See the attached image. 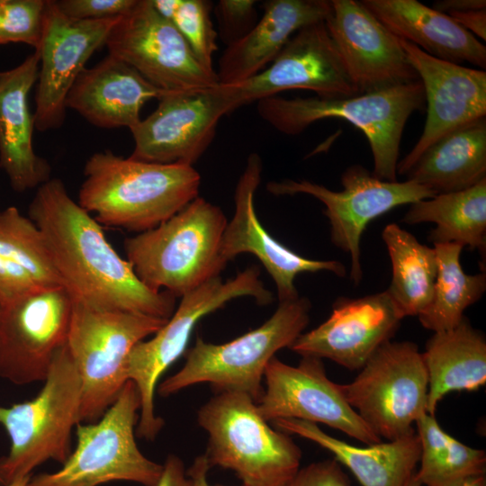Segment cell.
Returning <instances> with one entry per match:
<instances>
[{
	"label": "cell",
	"instance_id": "cell-1",
	"mask_svg": "<svg viewBox=\"0 0 486 486\" xmlns=\"http://www.w3.org/2000/svg\"><path fill=\"white\" fill-rule=\"evenodd\" d=\"M29 218L42 232L73 302L168 320L176 297L148 287L107 240L102 225L69 195L62 180L37 188Z\"/></svg>",
	"mask_w": 486,
	"mask_h": 486
},
{
	"label": "cell",
	"instance_id": "cell-2",
	"mask_svg": "<svg viewBox=\"0 0 486 486\" xmlns=\"http://www.w3.org/2000/svg\"><path fill=\"white\" fill-rule=\"evenodd\" d=\"M78 204L106 226L141 233L158 227L199 196L194 166L95 152L84 166Z\"/></svg>",
	"mask_w": 486,
	"mask_h": 486
},
{
	"label": "cell",
	"instance_id": "cell-3",
	"mask_svg": "<svg viewBox=\"0 0 486 486\" xmlns=\"http://www.w3.org/2000/svg\"><path fill=\"white\" fill-rule=\"evenodd\" d=\"M426 105L420 80L378 91L339 97L270 96L256 102L258 115L285 135H298L320 120L347 121L366 137L374 159L372 174L397 181L402 133L410 116Z\"/></svg>",
	"mask_w": 486,
	"mask_h": 486
},
{
	"label": "cell",
	"instance_id": "cell-4",
	"mask_svg": "<svg viewBox=\"0 0 486 486\" xmlns=\"http://www.w3.org/2000/svg\"><path fill=\"white\" fill-rule=\"evenodd\" d=\"M227 222L219 206L198 196L158 227L127 238V260L148 287L181 298L225 268Z\"/></svg>",
	"mask_w": 486,
	"mask_h": 486
},
{
	"label": "cell",
	"instance_id": "cell-5",
	"mask_svg": "<svg viewBox=\"0 0 486 486\" xmlns=\"http://www.w3.org/2000/svg\"><path fill=\"white\" fill-rule=\"evenodd\" d=\"M197 421L209 436L210 468L233 471L242 486H285L301 468L300 447L272 428L246 393H216L199 409Z\"/></svg>",
	"mask_w": 486,
	"mask_h": 486
},
{
	"label": "cell",
	"instance_id": "cell-6",
	"mask_svg": "<svg viewBox=\"0 0 486 486\" xmlns=\"http://www.w3.org/2000/svg\"><path fill=\"white\" fill-rule=\"evenodd\" d=\"M310 308L309 299L299 296L279 302L274 314L260 327L227 343L212 344L197 336L183 367L158 385V394L167 397L208 382L216 393L243 392L257 402L264 392L261 383L267 364L303 333Z\"/></svg>",
	"mask_w": 486,
	"mask_h": 486
},
{
	"label": "cell",
	"instance_id": "cell-7",
	"mask_svg": "<svg viewBox=\"0 0 486 486\" xmlns=\"http://www.w3.org/2000/svg\"><path fill=\"white\" fill-rule=\"evenodd\" d=\"M40 392L11 407L0 406V425L10 449L0 458L2 484L32 475L49 460L64 464L72 453V431L80 423L81 381L67 345L54 356Z\"/></svg>",
	"mask_w": 486,
	"mask_h": 486
},
{
	"label": "cell",
	"instance_id": "cell-8",
	"mask_svg": "<svg viewBox=\"0 0 486 486\" xmlns=\"http://www.w3.org/2000/svg\"><path fill=\"white\" fill-rule=\"evenodd\" d=\"M246 296L254 298L260 305L274 301L256 266L226 281L220 276L214 277L183 295L172 316L153 337L133 346L126 360L125 372L140 396L136 429L139 437L151 441L161 430L164 421L155 414V391L161 375L185 352L197 322L227 302Z\"/></svg>",
	"mask_w": 486,
	"mask_h": 486
},
{
	"label": "cell",
	"instance_id": "cell-9",
	"mask_svg": "<svg viewBox=\"0 0 486 486\" xmlns=\"http://www.w3.org/2000/svg\"><path fill=\"white\" fill-rule=\"evenodd\" d=\"M166 320L73 302L66 345L81 381L80 422L97 421L112 406L128 381L130 350Z\"/></svg>",
	"mask_w": 486,
	"mask_h": 486
},
{
	"label": "cell",
	"instance_id": "cell-10",
	"mask_svg": "<svg viewBox=\"0 0 486 486\" xmlns=\"http://www.w3.org/2000/svg\"><path fill=\"white\" fill-rule=\"evenodd\" d=\"M140 407L137 387L128 380L97 421L76 425V448L61 469L32 475L26 486H99L114 481L157 486L163 464L147 458L135 440Z\"/></svg>",
	"mask_w": 486,
	"mask_h": 486
},
{
	"label": "cell",
	"instance_id": "cell-11",
	"mask_svg": "<svg viewBox=\"0 0 486 486\" xmlns=\"http://www.w3.org/2000/svg\"><path fill=\"white\" fill-rule=\"evenodd\" d=\"M347 403L381 439L415 433L428 413V375L418 346L410 341L381 346L349 383L340 384Z\"/></svg>",
	"mask_w": 486,
	"mask_h": 486
},
{
	"label": "cell",
	"instance_id": "cell-12",
	"mask_svg": "<svg viewBox=\"0 0 486 486\" xmlns=\"http://www.w3.org/2000/svg\"><path fill=\"white\" fill-rule=\"evenodd\" d=\"M341 183L343 190L338 192L308 180L292 179L269 182L266 189L274 195L309 194L325 205L331 241L350 255V280L358 285L363 277L360 241L368 223L393 208L436 194L409 180H381L360 165L347 167Z\"/></svg>",
	"mask_w": 486,
	"mask_h": 486
},
{
	"label": "cell",
	"instance_id": "cell-13",
	"mask_svg": "<svg viewBox=\"0 0 486 486\" xmlns=\"http://www.w3.org/2000/svg\"><path fill=\"white\" fill-rule=\"evenodd\" d=\"M105 46L108 54L134 68L165 93L205 89L219 84L216 71L204 68L151 0H136L120 16Z\"/></svg>",
	"mask_w": 486,
	"mask_h": 486
},
{
	"label": "cell",
	"instance_id": "cell-14",
	"mask_svg": "<svg viewBox=\"0 0 486 486\" xmlns=\"http://www.w3.org/2000/svg\"><path fill=\"white\" fill-rule=\"evenodd\" d=\"M304 89L320 97L358 94L325 22L296 32L273 60L256 76L214 86L228 112L288 90Z\"/></svg>",
	"mask_w": 486,
	"mask_h": 486
},
{
	"label": "cell",
	"instance_id": "cell-15",
	"mask_svg": "<svg viewBox=\"0 0 486 486\" xmlns=\"http://www.w3.org/2000/svg\"><path fill=\"white\" fill-rule=\"evenodd\" d=\"M73 300L61 286L41 287L0 310V377L43 382L67 343Z\"/></svg>",
	"mask_w": 486,
	"mask_h": 486
},
{
	"label": "cell",
	"instance_id": "cell-16",
	"mask_svg": "<svg viewBox=\"0 0 486 486\" xmlns=\"http://www.w3.org/2000/svg\"><path fill=\"white\" fill-rule=\"evenodd\" d=\"M264 378L266 389L256 406L266 421L295 418L321 423L365 445L382 442L347 403L340 384L328 379L321 359L302 356L292 366L274 356Z\"/></svg>",
	"mask_w": 486,
	"mask_h": 486
},
{
	"label": "cell",
	"instance_id": "cell-17",
	"mask_svg": "<svg viewBox=\"0 0 486 486\" xmlns=\"http://www.w3.org/2000/svg\"><path fill=\"white\" fill-rule=\"evenodd\" d=\"M119 17L73 21L59 11L55 0H47L40 43L34 50L40 54L33 112L37 130L63 125L71 87L92 55L105 45Z\"/></svg>",
	"mask_w": 486,
	"mask_h": 486
},
{
	"label": "cell",
	"instance_id": "cell-18",
	"mask_svg": "<svg viewBox=\"0 0 486 486\" xmlns=\"http://www.w3.org/2000/svg\"><path fill=\"white\" fill-rule=\"evenodd\" d=\"M214 86L164 92L158 107L130 130L134 148L130 157L194 166L212 142L220 119L229 113Z\"/></svg>",
	"mask_w": 486,
	"mask_h": 486
},
{
	"label": "cell",
	"instance_id": "cell-19",
	"mask_svg": "<svg viewBox=\"0 0 486 486\" xmlns=\"http://www.w3.org/2000/svg\"><path fill=\"white\" fill-rule=\"evenodd\" d=\"M400 42L423 85L427 105L422 134L397 166V175H407L438 139L486 117V72L436 58L402 39Z\"/></svg>",
	"mask_w": 486,
	"mask_h": 486
},
{
	"label": "cell",
	"instance_id": "cell-20",
	"mask_svg": "<svg viewBox=\"0 0 486 486\" xmlns=\"http://www.w3.org/2000/svg\"><path fill=\"white\" fill-rule=\"evenodd\" d=\"M325 24L358 94L419 80L400 39L360 1L331 0Z\"/></svg>",
	"mask_w": 486,
	"mask_h": 486
},
{
	"label": "cell",
	"instance_id": "cell-21",
	"mask_svg": "<svg viewBox=\"0 0 486 486\" xmlns=\"http://www.w3.org/2000/svg\"><path fill=\"white\" fill-rule=\"evenodd\" d=\"M402 316L386 291L350 299L338 298L330 316L302 333L289 347L302 356L329 359L360 370L397 332Z\"/></svg>",
	"mask_w": 486,
	"mask_h": 486
},
{
	"label": "cell",
	"instance_id": "cell-22",
	"mask_svg": "<svg viewBox=\"0 0 486 486\" xmlns=\"http://www.w3.org/2000/svg\"><path fill=\"white\" fill-rule=\"evenodd\" d=\"M262 167L260 156L249 154L235 188L234 214L222 236L223 259L228 263L242 253L254 255L274 280L279 302L299 297L294 284L299 274L328 271L344 277L346 271L341 262L306 258L274 239L262 226L254 206Z\"/></svg>",
	"mask_w": 486,
	"mask_h": 486
},
{
	"label": "cell",
	"instance_id": "cell-23",
	"mask_svg": "<svg viewBox=\"0 0 486 486\" xmlns=\"http://www.w3.org/2000/svg\"><path fill=\"white\" fill-rule=\"evenodd\" d=\"M39 68L40 54L34 50L15 68L0 72V167L17 193L50 179V165L33 148L35 122L29 107Z\"/></svg>",
	"mask_w": 486,
	"mask_h": 486
},
{
	"label": "cell",
	"instance_id": "cell-24",
	"mask_svg": "<svg viewBox=\"0 0 486 486\" xmlns=\"http://www.w3.org/2000/svg\"><path fill=\"white\" fill-rule=\"evenodd\" d=\"M163 93L128 64L108 54L81 72L67 96L66 106L95 127L131 130L140 122L145 104L158 100Z\"/></svg>",
	"mask_w": 486,
	"mask_h": 486
},
{
	"label": "cell",
	"instance_id": "cell-25",
	"mask_svg": "<svg viewBox=\"0 0 486 486\" xmlns=\"http://www.w3.org/2000/svg\"><path fill=\"white\" fill-rule=\"evenodd\" d=\"M263 15L242 38L227 46L218 62L219 84L243 82L266 68L293 34L325 22L331 12L328 0H268Z\"/></svg>",
	"mask_w": 486,
	"mask_h": 486
},
{
	"label": "cell",
	"instance_id": "cell-26",
	"mask_svg": "<svg viewBox=\"0 0 486 486\" xmlns=\"http://www.w3.org/2000/svg\"><path fill=\"white\" fill-rule=\"evenodd\" d=\"M395 36L436 58L484 70L486 47L449 15L417 0L360 1Z\"/></svg>",
	"mask_w": 486,
	"mask_h": 486
},
{
	"label": "cell",
	"instance_id": "cell-27",
	"mask_svg": "<svg viewBox=\"0 0 486 486\" xmlns=\"http://www.w3.org/2000/svg\"><path fill=\"white\" fill-rule=\"evenodd\" d=\"M272 423L280 431L298 435L329 451L362 486H406L419 463L421 446L416 431L398 439L356 446L309 421L278 418Z\"/></svg>",
	"mask_w": 486,
	"mask_h": 486
},
{
	"label": "cell",
	"instance_id": "cell-28",
	"mask_svg": "<svg viewBox=\"0 0 486 486\" xmlns=\"http://www.w3.org/2000/svg\"><path fill=\"white\" fill-rule=\"evenodd\" d=\"M422 357L428 375V413L452 392L476 391L486 382V339L466 317L454 328L434 332Z\"/></svg>",
	"mask_w": 486,
	"mask_h": 486
},
{
	"label": "cell",
	"instance_id": "cell-29",
	"mask_svg": "<svg viewBox=\"0 0 486 486\" xmlns=\"http://www.w3.org/2000/svg\"><path fill=\"white\" fill-rule=\"evenodd\" d=\"M406 176L436 194L462 191L486 179V117L438 139Z\"/></svg>",
	"mask_w": 486,
	"mask_h": 486
},
{
	"label": "cell",
	"instance_id": "cell-30",
	"mask_svg": "<svg viewBox=\"0 0 486 486\" xmlns=\"http://www.w3.org/2000/svg\"><path fill=\"white\" fill-rule=\"evenodd\" d=\"M408 224L436 223L428 238L435 244L454 243L485 250L486 179L458 192L439 194L410 204L402 219Z\"/></svg>",
	"mask_w": 486,
	"mask_h": 486
},
{
	"label": "cell",
	"instance_id": "cell-31",
	"mask_svg": "<svg viewBox=\"0 0 486 486\" xmlns=\"http://www.w3.org/2000/svg\"><path fill=\"white\" fill-rule=\"evenodd\" d=\"M382 238L390 255L392 277L386 292L402 318L420 315L430 304L437 274L435 248L421 244L396 223Z\"/></svg>",
	"mask_w": 486,
	"mask_h": 486
},
{
	"label": "cell",
	"instance_id": "cell-32",
	"mask_svg": "<svg viewBox=\"0 0 486 486\" xmlns=\"http://www.w3.org/2000/svg\"><path fill=\"white\" fill-rule=\"evenodd\" d=\"M437 274L428 307L418 315L421 325L434 332L456 327L464 310L476 302L486 290L484 273L467 274L462 268L458 244H435Z\"/></svg>",
	"mask_w": 486,
	"mask_h": 486
},
{
	"label": "cell",
	"instance_id": "cell-33",
	"mask_svg": "<svg viewBox=\"0 0 486 486\" xmlns=\"http://www.w3.org/2000/svg\"><path fill=\"white\" fill-rule=\"evenodd\" d=\"M415 426L421 446L420 466L415 476L421 486H447L486 473L485 451L450 436L435 415L423 414Z\"/></svg>",
	"mask_w": 486,
	"mask_h": 486
},
{
	"label": "cell",
	"instance_id": "cell-34",
	"mask_svg": "<svg viewBox=\"0 0 486 486\" xmlns=\"http://www.w3.org/2000/svg\"><path fill=\"white\" fill-rule=\"evenodd\" d=\"M0 255L22 267L40 285L62 287L42 232L14 206L0 212Z\"/></svg>",
	"mask_w": 486,
	"mask_h": 486
},
{
	"label": "cell",
	"instance_id": "cell-35",
	"mask_svg": "<svg viewBox=\"0 0 486 486\" xmlns=\"http://www.w3.org/2000/svg\"><path fill=\"white\" fill-rule=\"evenodd\" d=\"M171 1L166 19L174 24L198 61L214 71L212 56L218 49V34L211 17L212 3L207 0Z\"/></svg>",
	"mask_w": 486,
	"mask_h": 486
},
{
	"label": "cell",
	"instance_id": "cell-36",
	"mask_svg": "<svg viewBox=\"0 0 486 486\" xmlns=\"http://www.w3.org/2000/svg\"><path fill=\"white\" fill-rule=\"evenodd\" d=\"M47 0H0V45L40 43Z\"/></svg>",
	"mask_w": 486,
	"mask_h": 486
},
{
	"label": "cell",
	"instance_id": "cell-37",
	"mask_svg": "<svg viewBox=\"0 0 486 486\" xmlns=\"http://www.w3.org/2000/svg\"><path fill=\"white\" fill-rule=\"evenodd\" d=\"M256 1L220 0L215 7L220 35L225 44L237 41L257 22Z\"/></svg>",
	"mask_w": 486,
	"mask_h": 486
},
{
	"label": "cell",
	"instance_id": "cell-38",
	"mask_svg": "<svg viewBox=\"0 0 486 486\" xmlns=\"http://www.w3.org/2000/svg\"><path fill=\"white\" fill-rule=\"evenodd\" d=\"M59 11L73 21L103 20L122 16L136 0H55Z\"/></svg>",
	"mask_w": 486,
	"mask_h": 486
},
{
	"label": "cell",
	"instance_id": "cell-39",
	"mask_svg": "<svg viewBox=\"0 0 486 486\" xmlns=\"http://www.w3.org/2000/svg\"><path fill=\"white\" fill-rule=\"evenodd\" d=\"M41 287L22 267L0 255L1 308Z\"/></svg>",
	"mask_w": 486,
	"mask_h": 486
},
{
	"label": "cell",
	"instance_id": "cell-40",
	"mask_svg": "<svg viewBox=\"0 0 486 486\" xmlns=\"http://www.w3.org/2000/svg\"><path fill=\"white\" fill-rule=\"evenodd\" d=\"M285 486H350V481L336 459H327L300 468Z\"/></svg>",
	"mask_w": 486,
	"mask_h": 486
},
{
	"label": "cell",
	"instance_id": "cell-41",
	"mask_svg": "<svg viewBox=\"0 0 486 486\" xmlns=\"http://www.w3.org/2000/svg\"><path fill=\"white\" fill-rule=\"evenodd\" d=\"M157 486H197L196 482L187 475L183 461L176 454L167 455L161 477Z\"/></svg>",
	"mask_w": 486,
	"mask_h": 486
},
{
	"label": "cell",
	"instance_id": "cell-42",
	"mask_svg": "<svg viewBox=\"0 0 486 486\" xmlns=\"http://www.w3.org/2000/svg\"><path fill=\"white\" fill-rule=\"evenodd\" d=\"M447 15L473 36L486 40V9L452 13Z\"/></svg>",
	"mask_w": 486,
	"mask_h": 486
},
{
	"label": "cell",
	"instance_id": "cell-43",
	"mask_svg": "<svg viewBox=\"0 0 486 486\" xmlns=\"http://www.w3.org/2000/svg\"><path fill=\"white\" fill-rule=\"evenodd\" d=\"M433 9L446 14L472 10L486 9L485 0H437L433 3Z\"/></svg>",
	"mask_w": 486,
	"mask_h": 486
},
{
	"label": "cell",
	"instance_id": "cell-44",
	"mask_svg": "<svg viewBox=\"0 0 486 486\" xmlns=\"http://www.w3.org/2000/svg\"><path fill=\"white\" fill-rule=\"evenodd\" d=\"M210 469L208 462L204 454L195 458L194 464L189 468L187 475L191 477L197 484V486H222V485H211L207 481V472Z\"/></svg>",
	"mask_w": 486,
	"mask_h": 486
},
{
	"label": "cell",
	"instance_id": "cell-45",
	"mask_svg": "<svg viewBox=\"0 0 486 486\" xmlns=\"http://www.w3.org/2000/svg\"><path fill=\"white\" fill-rule=\"evenodd\" d=\"M447 486H486V475L467 478Z\"/></svg>",
	"mask_w": 486,
	"mask_h": 486
},
{
	"label": "cell",
	"instance_id": "cell-46",
	"mask_svg": "<svg viewBox=\"0 0 486 486\" xmlns=\"http://www.w3.org/2000/svg\"><path fill=\"white\" fill-rule=\"evenodd\" d=\"M32 475L15 479L10 483L4 484L3 486H26Z\"/></svg>",
	"mask_w": 486,
	"mask_h": 486
},
{
	"label": "cell",
	"instance_id": "cell-47",
	"mask_svg": "<svg viewBox=\"0 0 486 486\" xmlns=\"http://www.w3.org/2000/svg\"><path fill=\"white\" fill-rule=\"evenodd\" d=\"M406 486H421L420 482L418 481V479L414 475L410 478V480L408 482Z\"/></svg>",
	"mask_w": 486,
	"mask_h": 486
},
{
	"label": "cell",
	"instance_id": "cell-48",
	"mask_svg": "<svg viewBox=\"0 0 486 486\" xmlns=\"http://www.w3.org/2000/svg\"><path fill=\"white\" fill-rule=\"evenodd\" d=\"M0 483H2V479H1V477H0Z\"/></svg>",
	"mask_w": 486,
	"mask_h": 486
},
{
	"label": "cell",
	"instance_id": "cell-49",
	"mask_svg": "<svg viewBox=\"0 0 486 486\" xmlns=\"http://www.w3.org/2000/svg\"><path fill=\"white\" fill-rule=\"evenodd\" d=\"M0 310H1V307H0Z\"/></svg>",
	"mask_w": 486,
	"mask_h": 486
}]
</instances>
